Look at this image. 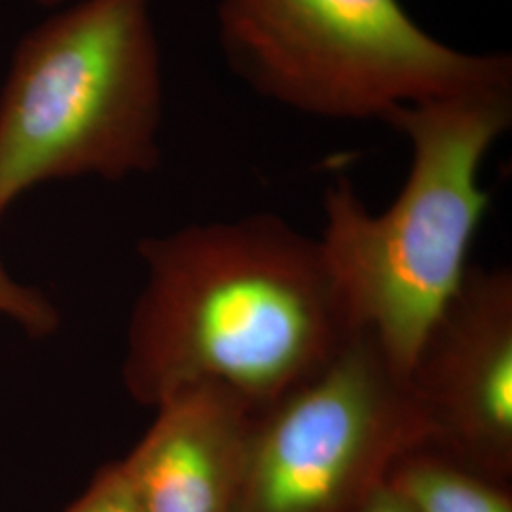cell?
Instances as JSON below:
<instances>
[{
  "instance_id": "8",
  "label": "cell",
  "mask_w": 512,
  "mask_h": 512,
  "mask_svg": "<svg viewBox=\"0 0 512 512\" xmlns=\"http://www.w3.org/2000/svg\"><path fill=\"white\" fill-rule=\"evenodd\" d=\"M385 480L412 512H512L511 482L476 473L425 442L406 450Z\"/></svg>"
},
{
  "instance_id": "11",
  "label": "cell",
  "mask_w": 512,
  "mask_h": 512,
  "mask_svg": "<svg viewBox=\"0 0 512 512\" xmlns=\"http://www.w3.org/2000/svg\"><path fill=\"white\" fill-rule=\"evenodd\" d=\"M357 512H412L401 495L397 494L385 480L376 488Z\"/></svg>"
},
{
  "instance_id": "5",
  "label": "cell",
  "mask_w": 512,
  "mask_h": 512,
  "mask_svg": "<svg viewBox=\"0 0 512 512\" xmlns=\"http://www.w3.org/2000/svg\"><path fill=\"white\" fill-rule=\"evenodd\" d=\"M427 440L420 406L372 332L256 414L239 512H357Z\"/></svg>"
},
{
  "instance_id": "6",
  "label": "cell",
  "mask_w": 512,
  "mask_h": 512,
  "mask_svg": "<svg viewBox=\"0 0 512 512\" xmlns=\"http://www.w3.org/2000/svg\"><path fill=\"white\" fill-rule=\"evenodd\" d=\"M425 444L501 482L512 478V274L469 266L406 374Z\"/></svg>"
},
{
  "instance_id": "9",
  "label": "cell",
  "mask_w": 512,
  "mask_h": 512,
  "mask_svg": "<svg viewBox=\"0 0 512 512\" xmlns=\"http://www.w3.org/2000/svg\"><path fill=\"white\" fill-rule=\"evenodd\" d=\"M0 315L16 321L31 338H46L59 327V313L44 294L21 285L0 260Z\"/></svg>"
},
{
  "instance_id": "12",
  "label": "cell",
  "mask_w": 512,
  "mask_h": 512,
  "mask_svg": "<svg viewBox=\"0 0 512 512\" xmlns=\"http://www.w3.org/2000/svg\"><path fill=\"white\" fill-rule=\"evenodd\" d=\"M38 4H42V6H55V4H59V2H63V0H35Z\"/></svg>"
},
{
  "instance_id": "2",
  "label": "cell",
  "mask_w": 512,
  "mask_h": 512,
  "mask_svg": "<svg viewBox=\"0 0 512 512\" xmlns=\"http://www.w3.org/2000/svg\"><path fill=\"white\" fill-rule=\"evenodd\" d=\"M511 118V88L397 105L382 118L412 145L397 200L372 215L346 177L325 192L319 245L330 274L355 325L374 334L403 376L469 270L490 203L480 165Z\"/></svg>"
},
{
  "instance_id": "3",
  "label": "cell",
  "mask_w": 512,
  "mask_h": 512,
  "mask_svg": "<svg viewBox=\"0 0 512 512\" xmlns=\"http://www.w3.org/2000/svg\"><path fill=\"white\" fill-rule=\"evenodd\" d=\"M160 109L148 0H82L38 25L0 95V219L40 183L152 171Z\"/></svg>"
},
{
  "instance_id": "1",
  "label": "cell",
  "mask_w": 512,
  "mask_h": 512,
  "mask_svg": "<svg viewBox=\"0 0 512 512\" xmlns=\"http://www.w3.org/2000/svg\"><path fill=\"white\" fill-rule=\"evenodd\" d=\"M139 255L147 285L122 366L139 404L219 384L264 410L321 374L361 330L319 239L272 213L143 239Z\"/></svg>"
},
{
  "instance_id": "4",
  "label": "cell",
  "mask_w": 512,
  "mask_h": 512,
  "mask_svg": "<svg viewBox=\"0 0 512 512\" xmlns=\"http://www.w3.org/2000/svg\"><path fill=\"white\" fill-rule=\"evenodd\" d=\"M220 42L256 92L327 118H384L397 105L511 88L505 55L429 37L399 0H222Z\"/></svg>"
},
{
  "instance_id": "10",
  "label": "cell",
  "mask_w": 512,
  "mask_h": 512,
  "mask_svg": "<svg viewBox=\"0 0 512 512\" xmlns=\"http://www.w3.org/2000/svg\"><path fill=\"white\" fill-rule=\"evenodd\" d=\"M65 512H143L131 492L122 463L110 461L95 475L84 494Z\"/></svg>"
},
{
  "instance_id": "7",
  "label": "cell",
  "mask_w": 512,
  "mask_h": 512,
  "mask_svg": "<svg viewBox=\"0 0 512 512\" xmlns=\"http://www.w3.org/2000/svg\"><path fill=\"white\" fill-rule=\"evenodd\" d=\"M256 410L219 384L186 387L120 459L143 512H239Z\"/></svg>"
}]
</instances>
